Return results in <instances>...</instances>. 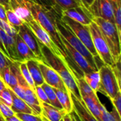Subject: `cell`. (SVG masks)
Returning a JSON list of instances; mask_svg holds the SVG:
<instances>
[{
  "mask_svg": "<svg viewBox=\"0 0 121 121\" xmlns=\"http://www.w3.org/2000/svg\"><path fill=\"white\" fill-rule=\"evenodd\" d=\"M82 100L84 103L85 106L90 111V113L98 120L101 121V103L97 96L96 93H93L90 95L82 97Z\"/></svg>",
  "mask_w": 121,
  "mask_h": 121,
  "instance_id": "obj_15",
  "label": "cell"
},
{
  "mask_svg": "<svg viewBox=\"0 0 121 121\" xmlns=\"http://www.w3.org/2000/svg\"><path fill=\"white\" fill-rule=\"evenodd\" d=\"M61 15L69 17L71 19L84 26H89L93 22L94 19V16L89 11L88 8L84 6L62 11Z\"/></svg>",
  "mask_w": 121,
  "mask_h": 121,
  "instance_id": "obj_12",
  "label": "cell"
},
{
  "mask_svg": "<svg viewBox=\"0 0 121 121\" xmlns=\"http://www.w3.org/2000/svg\"><path fill=\"white\" fill-rule=\"evenodd\" d=\"M24 91H25V95H24L23 100L32 110L33 114L37 116H41L42 114L41 103L38 100L35 91H33L30 87L24 88Z\"/></svg>",
  "mask_w": 121,
  "mask_h": 121,
  "instance_id": "obj_18",
  "label": "cell"
},
{
  "mask_svg": "<svg viewBox=\"0 0 121 121\" xmlns=\"http://www.w3.org/2000/svg\"><path fill=\"white\" fill-rule=\"evenodd\" d=\"M40 50L43 57V62L52 68L64 82L69 93L72 94L77 99L82 100V97L75 81V78L66 62L60 57L52 52L47 47L40 44Z\"/></svg>",
  "mask_w": 121,
  "mask_h": 121,
  "instance_id": "obj_2",
  "label": "cell"
},
{
  "mask_svg": "<svg viewBox=\"0 0 121 121\" xmlns=\"http://www.w3.org/2000/svg\"><path fill=\"white\" fill-rule=\"evenodd\" d=\"M83 77L90 88L94 92L97 93L101 86V77L99 70L86 73L84 74Z\"/></svg>",
  "mask_w": 121,
  "mask_h": 121,
  "instance_id": "obj_22",
  "label": "cell"
},
{
  "mask_svg": "<svg viewBox=\"0 0 121 121\" xmlns=\"http://www.w3.org/2000/svg\"><path fill=\"white\" fill-rule=\"evenodd\" d=\"M40 86L43 88L45 93L46 94L47 97L50 101V104H51L54 107L57 108L59 109H63L57 98V96L55 94V92L52 86H50V85H48V84H46L45 82H44Z\"/></svg>",
  "mask_w": 121,
  "mask_h": 121,
  "instance_id": "obj_23",
  "label": "cell"
},
{
  "mask_svg": "<svg viewBox=\"0 0 121 121\" xmlns=\"http://www.w3.org/2000/svg\"><path fill=\"white\" fill-rule=\"evenodd\" d=\"M30 9L33 19H35L48 33L65 62L67 56L65 45L62 43L57 27V18L61 15V11L57 8L45 6L32 1H30Z\"/></svg>",
  "mask_w": 121,
  "mask_h": 121,
  "instance_id": "obj_1",
  "label": "cell"
},
{
  "mask_svg": "<svg viewBox=\"0 0 121 121\" xmlns=\"http://www.w3.org/2000/svg\"><path fill=\"white\" fill-rule=\"evenodd\" d=\"M15 115L21 121H43L41 116L33 113H16Z\"/></svg>",
  "mask_w": 121,
  "mask_h": 121,
  "instance_id": "obj_31",
  "label": "cell"
},
{
  "mask_svg": "<svg viewBox=\"0 0 121 121\" xmlns=\"http://www.w3.org/2000/svg\"><path fill=\"white\" fill-rule=\"evenodd\" d=\"M0 121H6V118L3 116V115L0 113Z\"/></svg>",
  "mask_w": 121,
  "mask_h": 121,
  "instance_id": "obj_47",
  "label": "cell"
},
{
  "mask_svg": "<svg viewBox=\"0 0 121 121\" xmlns=\"http://www.w3.org/2000/svg\"><path fill=\"white\" fill-rule=\"evenodd\" d=\"M114 2V23L118 33L121 37V0H113Z\"/></svg>",
  "mask_w": 121,
  "mask_h": 121,
  "instance_id": "obj_28",
  "label": "cell"
},
{
  "mask_svg": "<svg viewBox=\"0 0 121 121\" xmlns=\"http://www.w3.org/2000/svg\"><path fill=\"white\" fill-rule=\"evenodd\" d=\"M111 102H112V104L113 105V107L116 109V111H118V113L121 115V91H118L117 93V94L116 95V96L112 100H111Z\"/></svg>",
  "mask_w": 121,
  "mask_h": 121,
  "instance_id": "obj_35",
  "label": "cell"
},
{
  "mask_svg": "<svg viewBox=\"0 0 121 121\" xmlns=\"http://www.w3.org/2000/svg\"><path fill=\"white\" fill-rule=\"evenodd\" d=\"M89 26L93 44L98 57L104 65H107L111 67L113 66L114 65V61L107 43L104 39L99 26L94 21Z\"/></svg>",
  "mask_w": 121,
  "mask_h": 121,
  "instance_id": "obj_6",
  "label": "cell"
},
{
  "mask_svg": "<svg viewBox=\"0 0 121 121\" xmlns=\"http://www.w3.org/2000/svg\"><path fill=\"white\" fill-rule=\"evenodd\" d=\"M62 120H63V121H72V118H71V116H70V113H66L63 116Z\"/></svg>",
  "mask_w": 121,
  "mask_h": 121,
  "instance_id": "obj_45",
  "label": "cell"
},
{
  "mask_svg": "<svg viewBox=\"0 0 121 121\" xmlns=\"http://www.w3.org/2000/svg\"><path fill=\"white\" fill-rule=\"evenodd\" d=\"M6 88V85L5 84V83L4 82V81L2 80V79L0 78V92L2 91Z\"/></svg>",
  "mask_w": 121,
  "mask_h": 121,
  "instance_id": "obj_44",
  "label": "cell"
},
{
  "mask_svg": "<svg viewBox=\"0 0 121 121\" xmlns=\"http://www.w3.org/2000/svg\"><path fill=\"white\" fill-rule=\"evenodd\" d=\"M10 89V88H9ZM18 97H20L21 99H22L23 100L24 99V95H25V91H24V88L22 87L21 85H19L18 84L17 85H16L15 86H13L12 89H11Z\"/></svg>",
  "mask_w": 121,
  "mask_h": 121,
  "instance_id": "obj_38",
  "label": "cell"
},
{
  "mask_svg": "<svg viewBox=\"0 0 121 121\" xmlns=\"http://www.w3.org/2000/svg\"><path fill=\"white\" fill-rule=\"evenodd\" d=\"M0 113L5 118H8L15 115L14 112L11 110V108L9 106H8L5 103H4L1 100V99H0Z\"/></svg>",
  "mask_w": 121,
  "mask_h": 121,
  "instance_id": "obj_34",
  "label": "cell"
},
{
  "mask_svg": "<svg viewBox=\"0 0 121 121\" xmlns=\"http://www.w3.org/2000/svg\"><path fill=\"white\" fill-rule=\"evenodd\" d=\"M75 81L77 84L81 97L90 95L93 93H96L90 88V86L88 85V84L85 82L84 77L75 78Z\"/></svg>",
  "mask_w": 121,
  "mask_h": 121,
  "instance_id": "obj_27",
  "label": "cell"
},
{
  "mask_svg": "<svg viewBox=\"0 0 121 121\" xmlns=\"http://www.w3.org/2000/svg\"><path fill=\"white\" fill-rule=\"evenodd\" d=\"M18 35L21 38V39L25 42V43L28 46V48L33 52L38 60L43 61V57L40 50V43L38 39L33 33L30 28L27 24L24 23L22 26L17 28Z\"/></svg>",
  "mask_w": 121,
  "mask_h": 121,
  "instance_id": "obj_10",
  "label": "cell"
},
{
  "mask_svg": "<svg viewBox=\"0 0 121 121\" xmlns=\"http://www.w3.org/2000/svg\"><path fill=\"white\" fill-rule=\"evenodd\" d=\"M88 9L94 17L101 18L114 23L113 0H94Z\"/></svg>",
  "mask_w": 121,
  "mask_h": 121,
  "instance_id": "obj_8",
  "label": "cell"
},
{
  "mask_svg": "<svg viewBox=\"0 0 121 121\" xmlns=\"http://www.w3.org/2000/svg\"><path fill=\"white\" fill-rule=\"evenodd\" d=\"M9 90L12 97V105L11 108L14 113H33L32 110L25 101L18 97L11 89H9Z\"/></svg>",
  "mask_w": 121,
  "mask_h": 121,
  "instance_id": "obj_20",
  "label": "cell"
},
{
  "mask_svg": "<svg viewBox=\"0 0 121 121\" xmlns=\"http://www.w3.org/2000/svg\"><path fill=\"white\" fill-rule=\"evenodd\" d=\"M0 19H1V20H3L4 21L8 22L7 21V18H6V9L1 4H0Z\"/></svg>",
  "mask_w": 121,
  "mask_h": 121,
  "instance_id": "obj_39",
  "label": "cell"
},
{
  "mask_svg": "<svg viewBox=\"0 0 121 121\" xmlns=\"http://www.w3.org/2000/svg\"><path fill=\"white\" fill-rule=\"evenodd\" d=\"M35 93L38 99V100L43 103H46V104H50V101L47 97L46 94L45 93L44 90L43 89V88L40 86H35Z\"/></svg>",
  "mask_w": 121,
  "mask_h": 121,
  "instance_id": "obj_33",
  "label": "cell"
},
{
  "mask_svg": "<svg viewBox=\"0 0 121 121\" xmlns=\"http://www.w3.org/2000/svg\"><path fill=\"white\" fill-rule=\"evenodd\" d=\"M61 20L67 25V26L71 29V30L74 33V35L82 42V43L86 46V48L89 50L91 54L94 56V57L95 59L99 57L93 44L89 26L82 25L71 19L69 17L62 15Z\"/></svg>",
  "mask_w": 121,
  "mask_h": 121,
  "instance_id": "obj_7",
  "label": "cell"
},
{
  "mask_svg": "<svg viewBox=\"0 0 121 121\" xmlns=\"http://www.w3.org/2000/svg\"><path fill=\"white\" fill-rule=\"evenodd\" d=\"M29 1H30L33 3L38 4H40V5L45 6H50V7H54V8L59 9L57 6L54 0H29Z\"/></svg>",
  "mask_w": 121,
  "mask_h": 121,
  "instance_id": "obj_37",
  "label": "cell"
},
{
  "mask_svg": "<svg viewBox=\"0 0 121 121\" xmlns=\"http://www.w3.org/2000/svg\"><path fill=\"white\" fill-rule=\"evenodd\" d=\"M38 66L43 77L44 81L46 84H48L52 88L69 93L64 82L62 81L60 75L52 68H51L43 61L40 60H38Z\"/></svg>",
  "mask_w": 121,
  "mask_h": 121,
  "instance_id": "obj_11",
  "label": "cell"
},
{
  "mask_svg": "<svg viewBox=\"0 0 121 121\" xmlns=\"http://www.w3.org/2000/svg\"><path fill=\"white\" fill-rule=\"evenodd\" d=\"M69 96L72 101L74 111L77 114L81 121H99L90 113L82 100L77 99L71 93H69Z\"/></svg>",
  "mask_w": 121,
  "mask_h": 121,
  "instance_id": "obj_14",
  "label": "cell"
},
{
  "mask_svg": "<svg viewBox=\"0 0 121 121\" xmlns=\"http://www.w3.org/2000/svg\"><path fill=\"white\" fill-rule=\"evenodd\" d=\"M0 4L4 7L6 10L10 9L9 6V0H0Z\"/></svg>",
  "mask_w": 121,
  "mask_h": 121,
  "instance_id": "obj_40",
  "label": "cell"
},
{
  "mask_svg": "<svg viewBox=\"0 0 121 121\" xmlns=\"http://www.w3.org/2000/svg\"><path fill=\"white\" fill-rule=\"evenodd\" d=\"M41 116L49 121H60L67 113L64 109H59L50 104L41 102Z\"/></svg>",
  "mask_w": 121,
  "mask_h": 121,
  "instance_id": "obj_16",
  "label": "cell"
},
{
  "mask_svg": "<svg viewBox=\"0 0 121 121\" xmlns=\"http://www.w3.org/2000/svg\"><path fill=\"white\" fill-rule=\"evenodd\" d=\"M70 116H71V118H72V121H81L80 118H79V116H77V114L75 113V111L74 110H73L72 112L70 113Z\"/></svg>",
  "mask_w": 121,
  "mask_h": 121,
  "instance_id": "obj_41",
  "label": "cell"
},
{
  "mask_svg": "<svg viewBox=\"0 0 121 121\" xmlns=\"http://www.w3.org/2000/svg\"><path fill=\"white\" fill-rule=\"evenodd\" d=\"M93 21L99 26L109 48L114 63L121 58V39L115 23L101 18L94 17Z\"/></svg>",
  "mask_w": 121,
  "mask_h": 121,
  "instance_id": "obj_3",
  "label": "cell"
},
{
  "mask_svg": "<svg viewBox=\"0 0 121 121\" xmlns=\"http://www.w3.org/2000/svg\"><path fill=\"white\" fill-rule=\"evenodd\" d=\"M41 117H42V119H43V121H48V120H47L46 118H44L43 116H41ZM60 121H63V120L62 119V120H61Z\"/></svg>",
  "mask_w": 121,
  "mask_h": 121,
  "instance_id": "obj_48",
  "label": "cell"
},
{
  "mask_svg": "<svg viewBox=\"0 0 121 121\" xmlns=\"http://www.w3.org/2000/svg\"><path fill=\"white\" fill-rule=\"evenodd\" d=\"M53 89L55 92V94L57 96V98L60 105L62 106V108L65 111V112L67 113H70L71 112H72L74 108H73V104L69 94L68 92L57 89L53 88Z\"/></svg>",
  "mask_w": 121,
  "mask_h": 121,
  "instance_id": "obj_21",
  "label": "cell"
},
{
  "mask_svg": "<svg viewBox=\"0 0 121 121\" xmlns=\"http://www.w3.org/2000/svg\"><path fill=\"white\" fill-rule=\"evenodd\" d=\"M30 5V1L29 0H9L10 9L26 24L29 23L33 19Z\"/></svg>",
  "mask_w": 121,
  "mask_h": 121,
  "instance_id": "obj_13",
  "label": "cell"
},
{
  "mask_svg": "<svg viewBox=\"0 0 121 121\" xmlns=\"http://www.w3.org/2000/svg\"><path fill=\"white\" fill-rule=\"evenodd\" d=\"M16 48L18 62H26L33 59L37 60L33 52L18 34L16 37Z\"/></svg>",
  "mask_w": 121,
  "mask_h": 121,
  "instance_id": "obj_17",
  "label": "cell"
},
{
  "mask_svg": "<svg viewBox=\"0 0 121 121\" xmlns=\"http://www.w3.org/2000/svg\"><path fill=\"white\" fill-rule=\"evenodd\" d=\"M6 16L7 21L9 22V23H10L11 26H14L15 28H18V27H19V26H22L23 24L25 23L10 9L6 10Z\"/></svg>",
  "mask_w": 121,
  "mask_h": 121,
  "instance_id": "obj_29",
  "label": "cell"
},
{
  "mask_svg": "<svg viewBox=\"0 0 121 121\" xmlns=\"http://www.w3.org/2000/svg\"><path fill=\"white\" fill-rule=\"evenodd\" d=\"M81 1L83 3V4L84 5V6H86V8H89V6L93 3V1L94 0H81Z\"/></svg>",
  "mask_w": 121,
  "mask_h": 121,
  "instance_id": "obj_43",
  "label": "cell"
},
{
  "mask_svg": "<svg viewBox=\"0 0 121 121\" xmlns=\"http://www.w3.org/2000/svg\"><path fill=\"white\" fill-rule=\"evenodd\" d=\"M57 27L60 35H61L72 48H74L85 57L91 67L98 71L99 69L96 65V59L91 54L86 46L82 43V42L74 35L67 25L61 20V15L57 18Z\"/></svg>",
  "mask_w": 121,
  "mask_h": 121,
  "instance_id": "obj_4",
  "label": "cell"
},
{
  "mask_svg": "<svg viewBox=\"0 0 121 121\" xmlns=\"http://www.w3.org/2000/svg\"><path fill=\"white\" fill-rule=\"evenodd\" d=\"M0 51H1V52H2L5 56H6V57H8V58L9 59V56H8V54H7V52H6V50H5L4 48V47H3V45L1 44V43H0ZM9 60H10V59H9Z\"/></svg>",
  "mask_w": 121,
  "mask_h": 121,
  "instance_id": "obj_46",
  "label": "cell"
},
{
  "mask_svg": "<svg viewBox=\"0 0 121 121\" xmlns=\"http://www.w3.org/2000/svg\"><path fill=\"white\" fill-rule=\"evenodd\" d=\"M0 28L3 31H4L8 35L13 38H16L18 34L17 28H15L8 22L4 21L1 19H0Z\"/></svg>",
  "mask_w": 121,
  "mask_h": 121,
  "instance_id": "obj_30",
  "label": "cell"
},
{
  "mask_svg": "<svg viewBox=\"0 0 121 121\" xmlns=\"http://www.w3.org/2000/svg\"><path fill=\"white\" fill-rule=\"evenodd\" d=\"M6 121H21L16 115H13V116L8 117V118H6Z\"/></svg>",
  "mask_w": 121,
  "mask_h": 121,
  "instance_id": "obj_42",
  "label": "cell"
},
{
  "mask_svg": "<svg viewBox=\"0 0 121 121\" xmlns=\"http://www.w3.org/2000/svg\"><path fill=\"white\" fill-rule=\"evenodd\" d=\"M12 62L11 60H10L8 57H6L1 51H0V74L4 70V69Z\"/></svg>",
  "mask_w": 121,
  "mask_h": 121,
  "instance_id": "obj_36",
  "label": "cell"
},
{
  "mask_svg": "<svg viewBox=\"0 0 121 121\" xmlns=\"http://www.w3.org/2000/svg\"><path fill=\"white\" fill-rule=\"evenodd\" d=\"M26 63L34 82L35 86H41L45 82V81L38 66V60L36 59L29 60L26 61Z\"/></svg>",
  "mask_w": 121,
  "mask_h": 121,
  "instance_id": "obj_19",
  "label": "cell"
},
{
  "mask_svg": "<svg viewBox=\"0 0 121 121\" xmlns=\"http://www.w3.org/2000/svg\"><path fill=\"white\" fill-rule=\"evenodd\" d=\"M18 65H19V69H20V71H21V73L23 77L26 80V82L28 84V85L29 86V87L33 91H35V86L34 82L32 79V77L28 71V69L27 67L26 62H19Z\"/></svg>",
  "mask_w": 121,
  "mask_h": 121,
  "instance_id": "obj_26",
  "label": "cell"
},
{
  "mask_svg": "<svg viewBox=\"0 0 121 121\" xmlns=\"http://www.w3.org/2000/svg\"><path fill=\"white\" fill-rule=\"evenodd\" d=\"M57 6L62 11L67 10L69 9L84 6L81 0H54Z\"/></svg>",
  "mask_w": 121,
  "mask_h": 121,
  "instance_id": "obj_25",
  "label": "cell"
},
{
  "mask_svg": "<svg viewBox=\"0 0 121 121\" xmlns=\"http://www.w3.org/2000/svg\"><path fill=\"white\" fill-rule=\"evenodd\" d=\"M99 72L101 77V86L99 92L112 100L117 93L121 91V84L115 77L111 66L104 64L99 67Z\"/></svg>",
  "mask_w": 121,
  "mask_h": 121,
  "instance_id": "obj_5",
  "label": "cell"
},
{
  "mask_svg": "<svg viewBox=\"0 0 121 121\" xmlns=\"http://www.w3.org/2000/svg\"><path fill=\"white\" fill-rule=\"evenodd\" d=\"M101 113L102 121H121V115L118 113L114 107L113 108L112 111L108 112L106 108L101 104Z\"/></svg>",
  "mask_w": 121,
  "mask_h": 121,
  "instance_id": "obj_24",
  "label": "cell"
},
{
  "mask_svg": "<svg viewBox=\"0 0 121 121\" xmlns=\"http://www.w3.org/2000/svg\"><path fill=\"white\" fill-rule=\"evenodd\" d=\"M27 25L30 28V29L31 30V31L35 35V36L36 37V38L38 39V42L40 44L47 47L52 52H53L55 55L60 57L62 60H63L60 52L59 51L56 45L54 44V43L52 41L50 35L35 19H33Z\"/></svg>",
  "mask_w": 121,
  "mask_h": 121,
  "instance_id": "obj_9",
  "label": "cell"
},
{
  "mask_svg": "<svg viewBox=\"0 0 121 121\" xmlns=\"http://www.w3.org/2000/svg\"><path fill=\"white\" fill-rule=\"evenodd\" d=\"M0 99L4 103H5L8 106L11 108L12 105V97L9 87L6 86L5 89L0 92Z\"/></svg>",
  "mask_w": 121,
  "mask_h": 121,
  "instance_id": "obj_32",
  "label": "cell"
}]
</instances>
